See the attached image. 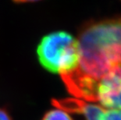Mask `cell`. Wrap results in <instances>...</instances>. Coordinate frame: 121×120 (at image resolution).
<instances>
[{"label":"cell","instance_id":"cell-1","mask_svg":"<svg viewBox=\"0 0 121 120\" xmlns=\"http://www.w3.org/2000/svg\"><path fill=\"white\" fill-rule=\"evenodd\" d=\"M78 66L61 78L69 94L97 102L102 79L121 65V16L91 20L80 28Z\"/></svg>","mask_w":121,"mask_h":120},{"label":"cell","instance_id":"cell-2","mask_svg":"<svg viewBox=\"0 0 121 120\" xmlns=\"http://www.w3.org/2000/svg\"><path fill=\"white\" fill-rule=\"evenodd\" d=\"M41 66L52 73L71 71L78 66V41L66 31H55L42 37L37 48Z\"/></svg>","mask_w":121,"mask_h":120},{"label":"cell","instance_id":"cell-3","mask_svg":"<svg viewBox=\"0 0 121 120\" xmlns=\"http://www.w3.org/2000/svg\"><path fill=\"white\" fill-rule=\"evenodd\" d=\"M98 101L106 109L121 110V65L113 68L100 81Z\"/></svg>","mask_w":121,"mask_h":120},{"label":"cell","instance_id":"cell-4","mask_svg":"<svg viewBox=\"0 0 121 120\" xmlns=\"http://www.w3.org/2000/svg\"><path fill=\"white\" fill-rule=\"evenodd\" d=\"M81 114L84 115L86 120H121V110L106 109L87 102L82 107Z\"/></svg>","mask_w":121,"mask_h":120},{"label":"cell","instance_id":"cell-5","mask_svg":"<svg viewBox=\"0 0 121 120\" xmlns=\"http://www.w3.org/2000/svg\"><path fill=\"white\" fill-rule=\"evenodd\" d=\"M42 120H73L67 112L61 109H51L44 115Z\"/></svg>","mask_w":121,"mask_h":120},{"label":"cell","instance_id":"cell-6","mask_svg":"<svg viewBox=\"0 0 121 120\" xmlns=\"http://www.w3.org/2000/svg\"><path fill=\"white\" fill-rule=\"evenodd\" d=\"M0 120H13L9 112L4 108H0Z\"/></svg>","mask_w":121,"mask_h":120},{"label":"cell","instance_id":"cell-7","mask_svg":"<svg viewBox=\"0 0 121 120\" xmlns=\"http://www.w3.org/2000/svg\"><path fill=\"white\" fill-rule=\"evenodd\" d=\"M14 2L17 3H25V2H37L40 1V0H13Z\"/></svg>","mask_w":121,"mask_h":120}]
</instances>
